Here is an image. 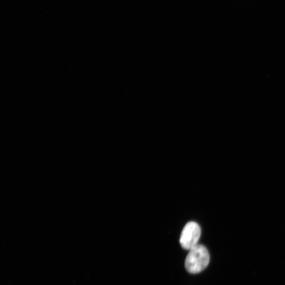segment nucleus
Returning <instances> with one entry per match:
<instances>
[{"label": "nucleus", "instance_id": "obj_2", "mask_svg": "<svg viewBox=\"0 0 285 285\" xmlns=\"http://www.w3.org/2000/svg\"><path fill=\"white\" fill-rule=\"evenodd\" d=\"M201 230L200 226L195 222L187 224L183 228L180 239L182 247L190 250L198 245Z\"/></svg>", "mask_w": 285, "mask_h": 285}, {"label": "nucleus", "instance_id": "obj_1", "mask_svg": "<svg viewBox=\"0 0 285 285\" xmlns=\"http://www.w3.org/2000/svg\"><path fill=\"white\" fill-rule=\"evenodd\" d=\"M209 262L210 255L207 249L198 244L189 250L185 259V267L189 273L198 274L205 270Z\"/></svg>", "mask_w": 285, "mask_h": 285}]
</instances>
